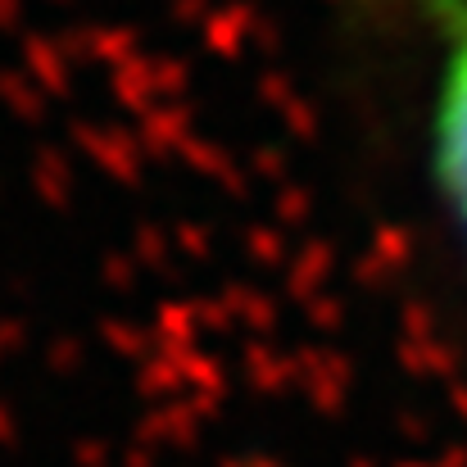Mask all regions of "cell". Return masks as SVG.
<instances>
[{
    "instance_id": "1",
    "label": "cell",
    "mask_w": 467,
    "mask_h": 467,
    "mask_svg": "<svg viewBox=\"0 0 467 467\" xmlns=\"http://www.w3.org/2000/svg\"><path fill=\"white\" fill-rule=\"evenodd\" d=\"M436 5V78L427 105V155L467 259V0Z\"/></svg>"
}]
</instances>
